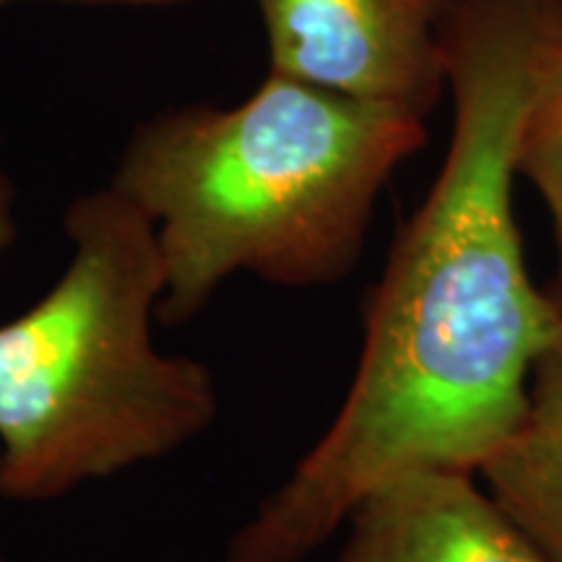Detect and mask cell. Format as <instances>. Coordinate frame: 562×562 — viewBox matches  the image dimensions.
<instances>
[{
	"label": "cell",
	"instance_id": "1",
	"mask_svg": "<svg viewBox=\"0 0 562 562\" xmlns=\"http://www.w3.org/2000/svg\"><path fill=\"white\" fill-rule=\"evenodd\" d=\"M558 40L562 0H453L442 170L372 290L339 412L224 562H305L378 490L430 472L480 476L521 427L533 368L562 341L513 211L518 136Z\"/></svg>",
	"mask_w": 562,
	"mask_h": 562
},
{
	"label": "cell",
	"instance_id": "2",
	"mask_svg": "<svg viewBox=\"0 0 562 562\" xmlns=\"http://www.w3.org/2000/svg\"><path fill=\"white\" fill-rule=\"evenodd\" d=\"M425 117L269 74L227 110L140 125L110 186L157 235L159 318L186 323L237 273L334 284L362 256L378 193L427 140Z\"/></svg>",
	"mask_w": 562,
	"mask_h": 562
},
{
	"label": "cell",
	"instance_id": "3",
	"mask_svg": "<svg viewBox=\"0 0 562 562\" xmlns=\"http://www.w3.org/2000/svg\"><path fill=\"white\" fill-rule=\"evenodd\" d=\"M70 258L0 323V501L50 503L167 459L220 412L206 364L154 344L165 269L157 235L115 188L66 211Z\"/></svg>",
	"mask_w": 562,
	"mask_h": 562
},
{
	"label": "cell",
	"instance_id": "4",
	"mask_svg": "<svg viewBox=\"0 0 562 562\" xmlns=\"http://www.w3.org/2000/svg\"><path fill=\"white\" fill-rule=\"evenodd\" d=\"M453 0H258L269 74L425 117L448 87Z\"/></svg>",
	"mask_w": 562,
	"mask_h": 562
},
{
	"label": "cell",
	"instance_id": "5",
	"mask_svg": "<svg viewBox=\"0 0 562 562\" xmlns=\"http://www.w3.org/2000/svg\"><path fill=\"white\" fill-rule=\"evenodd\" d=\"M336 562H542L474 474H414L349 516Z\"/></svg>",
	"mask_w": 562,
	"mask_h": 562
},
{
	"label": "cell",
	"instance_id": "6",
	"mask_svg": "<svg viewBox=\"0 0 562 562\" xmlns=\"http://www.w3.org/2000/svg\"><path fill=\"white\" fill-rule=\"evenodd\" d=\"M480 476L542 562H562V341L537 362L521 427Z\"/></svg>",
	"mask_w": 562,
	"mask_h": 562
},
{
	"label": "cell",
	"instance_id": "7",
	"mask_svg": "<svg viewBox=\"0 0 562 562\" xmlns=\"http://www.w3.org/2000/svg\"><path fill=\"white\" fill-rule=\"evenodd\" d=\"M518 178H524L542 195L550 211L558 273H562V40L547 53L537 89L526 110L516 151Z\"/></svg>",
	"mask_w": 562,
	"mask_h": 562
},
{
	"label": "cell",
	"instance_id": "8",
	"mask_svg": "<svg viewBox=\"0 0 562 562\" xmlns=\"http://www.w3.org/2000/svg\"><path fill=\"white\" fill-rule=\"evenodd\" d=\"M13 237H16V220H13V186L0 172V261L9 252Z\"/></svg>",
	"mask_w": 562,
	"mask_h": 562
},
{
	"label": "cell",
	"instance_id": "9",
	"mask_svg": "<svg viewBox=\"0 0 562 562\" xmlns=\"http://www.w3.org/2000/svg\"><path fill=\"white\" fill-rule=\"evenodd\" d=\"M16 0H0V9ZM79 3H136V5H161V3H178V0H79Z\"/></svg>",
	"mask_w": 562,
	"mask_h": 562
},
{
	"label": "cell",
	"instance_id": "10",
	"mask_svg": "<svg viewBox=\"0 0 562 562\" xmlns=\"http://www.w3.org/2000/svg\"><path fill=\"white\" fill-rule=\"evenodd\" d=\"M544 290H547V294H550V297H552L554 307H558V311L562 313V273H554V279L550 281V284L544 286Z\"/></svg>",
	"mask_w": 562,
	"mask_h": 562
},
{
	"label": "cell",
	"instance_id": "11",
	"mask_svg": "<svg viewBox=\"0 0 562 562\" xmlns=\"http://www.w3.org/2000/svg\"><path fill=\"white\" fill-rule=\"evenodd\" d=\"M0 562H5V560H3V554H0Z\"/></svg>",
	"mask_w": 562,
	"mask_h": 562
}]
</instances>
